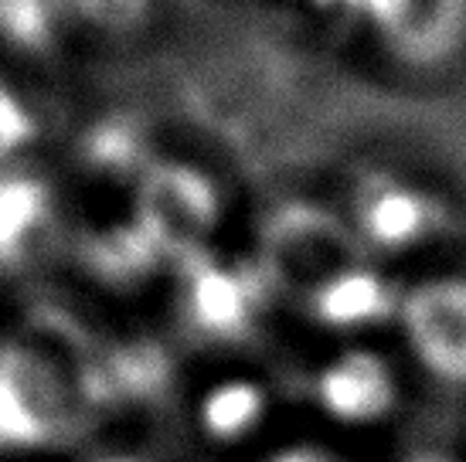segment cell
<instances>
[{"mask_svg":"<svg viewBox=\"0 0 466 462\" xmlns=\"http://www.w3.org/2000/svg\"><path fill=\"white\" fill-rule=\"evenodd\" d=\"M48 194L45 184L25 174H0V245L25 242L45 221Z\"/></svg>","mask_w":466,"mask_h":462,"instance_id":"277c9868","label":"cell"},{"mask_svg":"<svg viewBox=\"0 0 466 462\" xmlns=\"http://www.w3.org/2000/svg\"><path fill=\"white\" fill-rule=\"evenodd\" d=\"M385 462H466V436L456 425L453 432L419 428L391 452Z\"/></svg>","mask_w":466,"mask_h":462,"instance_id":"8992f818","label":"cell"},{"mask_svg":"<svg viewBox=\"0 0 466 462\" xmlns=\"http://www.w3.org/2000/svg\"><path fill=\"white\" fill-rule=\"evenodd\" d=\"M456 425H460V428H463V436H466V418H463V422H456Z\"/></svg>","mask_w":466,"mask_h":462,"instance_id":"9c48e42d","label":"cell"},{"mask_svg":"<svg viewBox=\"0 0 466 462\" xmlns=\"http://www.w3.org/2000/svg\"><path fill=\"white\" fill-rule=\"evenodd\" d=\"M215 194L198 170L157 164L140 180V218L160 242H191L211 225Z\"/></svg>","mask_w":466,"mask_h":462,"instance_id":"3957f363","label":"cell"},{"mask_svg":"<svg viewBox=\"0 0 466 462\" xmlns=\"http://www.w3.org/2000/svg\"><path fill=\"white\" fill-rule=\"evenodd\" d=\"M303 401L320 438L371 462H385L419 432L426 411L389 336L334 340L303 377Z\"/></svg>","mask_w":466,"mask_h":462,"instance_id":"6da1fadb","label":"cell"},{"mask_svg":"<svg viewBox=\"0 0 466 462\" xmlns=\"http://www.w3.org/2000/svg\"><path fill=\"white\" fill-rule=\"evenodd\" d=\"M389 344L426 408L466 418V266H419L395 286Z\"/></svg>","mask_w":466,"mask_h":462,"instance_id":"7a4b0ae2","label":"cell"},{"mask_svg":"<svg viewBox=\"0 0 466 462\" xmlns=\"http://www.w3.org/2000/svg\"><path fill=\"white\" fill-rule=\"evenodd\" d=\"M35 133H38V126H35V116L21 99V92L0 75V167H7L25 154L35 140Z\"/></svg>","mask_w":466,"mask_h":462,"instance_id":"5b68a950","label":"cell"},{"mask_svg":"<svg viewBox=\"0 0 466 462\" xmlns=\"http://www.w3.org/2000/svg\"><path fill=\"white\" fill-rule=\"evenodd\" d=\"M58 0H0V31L21 45L41 41L55 25Z\"/></svg>","mask_w":466,"mask_h":462,"instance_id":"52a82bcc","label":"cell"},{"mask_svg":"<svg viewBox=\"0 0 466 462\" xmlns=\"http://www.w3.org/2000/svg\"><path fill=\"white\" fill-rule=\"evenodd\" d=\"M78 7L99 27H130L147 11V0H78Z\"/></svg>","mask_w":466,"mask_h":462,"instance_id":"ba28073f","label":"cell"}]
</instances>
